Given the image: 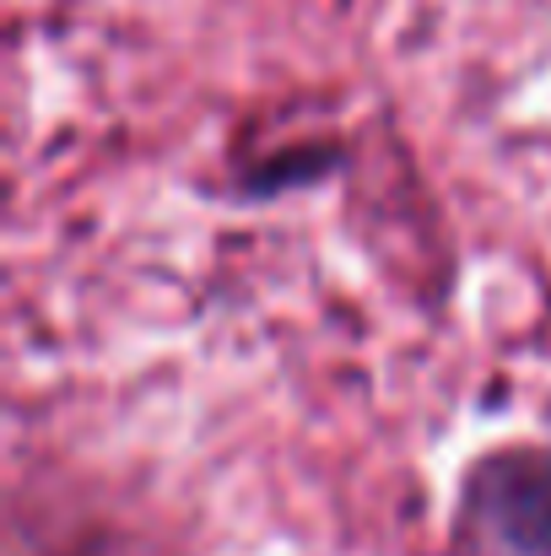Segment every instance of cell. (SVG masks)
I'll return each mask as SVG.
<instances>
[{
    "mask_svg": "<svg viewBox=\"0 0 551 556\" xmlns=\"http://www.w3.org/2000/svg\"><path fill=\"white\" fill-rule=\"evenodd\" d=\"M481 525L519 556H551V465L536 454H503L476 476Z\"/></svg>",
    "mask_w": 551,
    "mask_h": 556,
    "instance_id": "obj_1",
    "label": "cell"
}]
</instances>
